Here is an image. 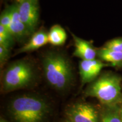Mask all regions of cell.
Masks as SVG:
<instances>
[{
    "label": "cell",
    "instance_id": "1",
    "mask_svg": "<svg viewBox=\"0 0 122 122\" xmlns=\"http://www.w3.org/2000/svg\"><path fill=\"white\" fill-rule=\"evenodd\" d=\"M9 110L15 122H42L49 106L41 97L24 95L12 100Z\"/></svg>",
    "mask_w": 122,
    "mask_h": 122
},
{
    "label": "cell",
    "instance_id": "2",
    "mask_svg": "<svg viewBox=\"0 0 122 122\" xmlns=\"http://www.w3.org/2000/svg\"><path fill=\"white\" fill-rule=\"evenodd\" d=\"M44 75L50 86L63 91L70 86L73 79L72 69L68 59L61 53L50 52L42 60Z\"/></svg>",
    "mask_w": 122,
    "mask_h": 122
},
{
    "label": "cell",
    "instance_id": "3",
    "mask_svg": "<svg viewBox=\"0 0 122 122\" xmlns=\"http://www.w3.org/2000/svg\"><path fill=\"white\" fill-rule=\"evenodd\" d=\"M122 80L118 75L105 73L93 81L85 90V95L95 97L107 106H115L122 101Z\"/></svg>",
    "mask_w": 122,
    "mask_h": 122
},
{
    "label": "cell",
    "instance_id": "4",
    "mask_svg": "<svg viewBox=\"0 0 122 122\" xmlns=\"http://www.w3.org/2000/svg\"><path fill=\"white\" fill-rule=\"evenodd\" d=\"M36 78V72L28 61L19 60L9 65L3 75L2 88L4 91H13L25 88L32 84Z\"/></svg>",
    "mask_w": 122,
    "mask_h": 122
},
{
    "label": "cell",
    "instance_id": "5",
    "mask_svg": "<svg viewBox=\"0 0 122 122\" xmlns=\"http://www.w3.org/2000/svg\"><path fill=\"white\" fill-rule=\"evenodd\" d=\"M18 9L21 20L30 33L35 31L39 22L38 0H18Z\"/></svg>",
    "mask_w": 122,
    "mask_h": 122
},
{
    "label": "cell",
    "instance_id": "6",
    "mask_svg": "<svg viewBox=\"0 0 122 122\" xmlns=\"http://www.w3.org/2000/svg\"><path fill=\"white\" fill-rule=\"evenodd\" d=\"M66 115L72 122H98V112L95 107L87 103H77L70 106Z\"/></svg>",
    "mask_w": 122,
    "mask_h": 122
},
{
    "label": "cell",
    "instance_id": "7",
    "mask_svg": "<svg viewBox=\"0 0 122 122\" xmlns=\"http://www.w3.org/2000/svg\"><path fill=\"white\" fill-rule=\"evenodd\" d=\"M105 66L106 64L98 59L81 61L79 68L82 83L85 84L94 81Z\"/></svg>",
    "mask_w": 122,
    "mask_h": 122
},
{
    "label": "cell",
    "instance_id": "8",
    "mask_svg": "<svg viewBox=\"0 0 122 122\" xmlns=\"http://www.w3.org/2000/svg\"><path fill=\"white\" fill-rule=\"evenodd\" d=\"M72 36L75 45L73 56L81 59V60L96 59V56H97V50L91 42L77 37L73 33Z\"/></svg>",
    "mask_w": 122,
    "mask_h": 122
},
{
    "label": "cell",
    "instance_id": "9",
    "mask_svg": "<svg viewBox=\"0 0 122 122\" xmlns=\"http://www.w3.org/2000/svg\"><path fill=\"white\" fill-rule=\"evenodd\" d=\"M9 9L11 13V21L9 30L14 39H20L30 34L26 25L20 18L18 4L13 5Z\"/></svg>",
    "mask_w": 122,
    "mask_h": 122
},
{
    "label": "cell",
    "instance_id": "10",
    "mask_svg": "<svg viewBox=\"0 0 122 122\" xmlns=\"http://www.w3.org/2000/svg\"><path fill=\"white\" fill-rule=\"evenodd\" d=\"M48 42V33L44 30L36 32L33 35L30 41L18 50V53H27L33 51L43 46Z\"/></svg>",
    "mask_w": 122,
    "mask_h": 122
},
{
    "label": "cell",
    "instance_id": "11",
    "mask_svg": "<svg viewBox=\"0 0 122 122\" xmlns=\"http://www.w3.org/2000/svg\"><path fill=\"white\" fill-rule=\"evenodd\" d=\"M97 56L101 60L111 63L114 66L122 65V52L103 48L97 50Z\"/></svg>",
    "mask_w": 122,
    "mask_h": 122
},
{
    "label": "cell",
    "instance_id": "12",
    "mask_svg": "<svg viewBox=\"0 0 122 122\" xmlns=\"http://www.w3.org/2000/svg\"><path fill=\"white\" fill-rule=\"evenodd\" d=\"M67 34L65 30L59 25L56 24L50 28L48 32V42L54 46H61L65 43Z\"/></svg>",
    "mask_w": 122,
    "mask_h": 122
},
{
    "label": "cell",
    "instance_id": "13",
    "mask_svg": "<svg viewBox=\"0 0 122 122\" xmlns=\"http://www.w3.org/2000/svg\"><path fill=\"white\" fill-rule=\"evenodd\" d=\"M108 107L109 108L103 114L101 122H122L120 107L117 105Z\"/></svg>",
    "mask_w": 122,
    "mask_h": 122
},
{
    "label": "cell",
    "instance_id": "14",
    "mask_svg": "<svg viewBox=\"0 0 122 122\" xmlns=\"http://www.w3.org/2000/svg\"><path fill=\"white\" fill-rule=\"evenodd\" d=\"M14 39V37L10 31L2 25H0V44L10 49L13 45Z\"/></svg>",
    "mask_w": 122,
    "mask_h": 122
},
{
    "label": "cell",
    "instance_id": "15",
    "mask_svg": "<svg viewBox=\"0 0 122 122\" xmlns=\"http://www.w3.org/2000/svg\"><path fill=\"white\" fill-rule=\"evenodd\" d=\"M104 47L122 52V38H117L110 40L106 42Z\"/></svg>",
    "mask_w": 122,
    "mask_h": 122
},
{
    "label": "cell",
    "instance_id": "16",
    "mask_svg": "<svg viewBox=\"0 0 122 122\" xmlns=\"http://www.w3.org/2000/svg\"><path fill=\"white\" fill-rule=\"evenodd\" d=\"M11 13H10V9L9 8L7 10H5L1 14V16H0V25H2V26L5 27L9 30V27L11 24Z\"/></svg>",
    "mask_w": 122,
    "mask_h": 122
},
{
    "label": "cell",
    "instance_id": "17",
    "mask_svg": "<svg viewBox=\"0 0 122 122\" xmlns=\"http://www.w3.org/2000/svg\"><path fill=\"white\" fill-rule=\"evenodd\" d=\"M10 49L0 44V63L2 66L8 59Z\"/></svg>",
    "mask_w": 122,
    "mask_h": 122
},
{
    "label": "cell",
    "instance_id": "18",
    "mask_svg": "<svg viewBox=\"0 0 122 122\" xmlns=\"http://www.w3.org/2000/svg\"><path fill=\"white\" fill-rule=\"evenodd\" d=\"M0 122H7L6 120L4 118H1V119H0Z\"/></svg>",
    "mask_w": 122,
    "mask_h": 122
},
{
    "label": "cell",
    "instance_id": "19",
    "mask_svg": "<svg viewBox=\"0 0 122 122\" xmlns=\"http://www.w3.org/2000/svg\"><path fill=\"white\" fill-rule=\"evenodd\" d=\"M120 116H121V118L122 120V105L120 107Z\"/></svg>",
    "mask_w": 122,
    "mask_h": 122
},
{
    "label": "cell",
    "instance_id": "20",
    "mask_svg": "<svg viewBox=\"0 0 122 122\" xmlns=\"http://www.w3.org/2000/svg\"><path fill=\"white\" fill-rule=\"evenodd\" d=\"M71 122L70 121V120H66V121H65V122Z\"/></svg>",
    "mask_w": 122,
    "mask_h": 122
}]
</instances>
